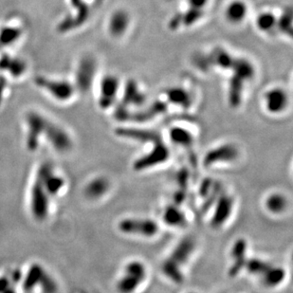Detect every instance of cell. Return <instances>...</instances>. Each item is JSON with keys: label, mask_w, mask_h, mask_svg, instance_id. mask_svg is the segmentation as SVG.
<instances>
[{"label": "cell", "mask_w": 293, "mask_h": 293, "mask_svg": "<svg viewBox=\"0 0 293 293\" xmlns=\"http://www.w3.org/2000/svg\"><path fill=\"white\" fill-rule=\"evenodd\" d=\"M198 250L196 238L188 235L178 240L160 263V272L169 282L175 285L182 284L186 279L188 266Z\"/></svg>", "instance_id": "1"}, {"label": "cell", "mask_w": 293, "mask_h": 293, "mask_svg": "<svg viewBox=\"0 0 293 293\" xmlns=\"http://www.w3.org/2000/svg\"><path fill=\"white\" fill-rule=\"evenodd\" d=\"M149 278V268L143 260L126 261L120 270L116 280L118 293H137Z\"/></svg>", "instance_id": "2"}, {"label": "cell", "mask_w": 293, "mask_h": 293, "mask_svg": "<svg viewBox=\"0 0 293 293\" xmlns=\"http://www.w3.org/2000/svg\"><path fill=\"white\" fill-rule=\"evenodd\" d=\"M116 227L120 235L143 240L156 238L161 230L159 221L144 216H129L120 218Z\"/></svg>", "instance_id": "3"}, {"label": "cell", "mask_w": 293, "mask_h": 293, "mask_svg": "<svg viewBox=\"0 0 293 293\" xmlns=\"http://www.w3.org/2000/svg\"><path fill=\"white\" fill-rule=\"evenodd\" d=\"M241 158V151L237 144L231 142L221 143L210 148L204 154L201 163L207 170L233 166Z\"/></svg>", "instance_id": "4"}, {"label": "cell", "mask_w": 293, "mask_h": 293, "mask_svg": "<svg viewBox=\"0 0 293 293\" xmlns=\"http://www.w3.org/2000/svg\"><path fill=\"white\" fill-rule=\"evenodd\" d=\"M171 159V151L162 139L152 143L150 148L133 160L132 169L137 173H144L166 164Z\"/></svg>", "instance_id": "5"}, {"label": "cell", "mask_w": 293, "mask_h": 293, "mask_svg": "<svg viewBox=\"0 0 293 293\" xmlns=\"http://www.w3.org/2000/svg\"><path fill=\"white\" fill-rule=\"evenodd\" d=\"M236 200L235 196L228 191L222 190L218 198L212 203L210 209V225L215 230H220L232 220L234 217Z\"/></svg>", "instance_id": "6"}, {"label": "cell", "mask_w": 293, "mask_h": 293, "mask_svg": "<svg viewBox=\"0 0 293 293\" xmlns=\"http://www.w3.org/2000/svg\"><path fill=\"white\" fill-rule=\"evenodd\" d=\"M36 84L43 88L53 100L60 103H67L71 100L76 91V86L73 83L66 80H55L46 77H39L36 80Z\"/></svg>", "instance_id": "7"}, {"label": "cell", "mask_w": 293, "mask_h": 293, "mask_svg": "<svg viewBox=\"0 0 293 293\" xmlns=\"http://www.w3.org/2000/svg\"><path fill=\"white\" fill-rule=\"evenodd\" d=\"M249 241L244 238L239 237L235 239L232 244L230 253H229V267H228V274L232 278L238 276L244 271L246 263L249 259Z\"/></svg>", "instance_id": "8"}, {"label": "cell", "mask_w": 293, "mask_h": 293, "mask_svg": "<svg viewBox=\"0 0 293 293\" xmlns=\"http://www.w3.org/2000/svg\"><path fill=\"white\" fill-rule=\"evenodd\" d=\"M263 106L269 115H282L289 106V95L282 86L270 87L264 93Z\"/></svg>", "instance_id": "9"}, {"label": "cell", "mask_w": 293, "mask_h": 293, "mask_svg": "<svg viewBox=\"0 0 293 293\" xmlns=\"http://www.w3.org/2000/svg\"><path fill=\"white\" fill-rule=\"evenodd\" d=\"M120 79L114 74H108L101 79L99 84V106L103 109L111 108L119 96Z\"/></svg>", "instance_id": "10"}, {"label": "cell", "mask_w": 293, "mask_h": 293, "mask_svg": "<svg viewBox=\"0 0 293 293\" xmlns=\"http://www.w3.org/2000/svg\"><path fill=\"white\" fill-rule=\"evenodd\" d=\"M112 190V182L107 176H94L84 186V198L87 201L96 202L103 201Z\"/></svg>", "instance_id": "11"}, {"label": "cell", "mask_w": 293, "mask_h": 293, "mask_svg": "<svg viewBox=\"0 0 293 293\" xmlns=\"http://www.w3.org/2000/svg\"><path fill=\"white\" fill-rule=\"evenodd\" d=\"M289 206L290 201L287 196L280 191L269 192L263 200V208L265 212L273 218L285 216Z\"/></svg>", "instance_id": "12"}, {"label": "cell", "mask_w": 293, "mask_h": 293, "mask_svg": "<svg viewBox=\"0 0 293 293\" xmlns=\"http://www.w3.org/2000/svg\"><path fill=\"white\" fill-rule=\"evenodd\" d=\"M161 221L165 226L177 230L185 229L189 224L187 213L181 208L180 203L176 202H172L163 208Z\"/></svg>", "instance_id": "13"}, {"label": "cell", "mask_w": 293, "mask_h": 293, "mask_svg": "<svg viewBox=\"0 0 293 293\" xmlns=\"http://www.w3.org/2000/svg\"><path fill=\"white\" fill-rule=\"evenodd\" d=\"M49 128H50V130L48 131L49 135H47V137L54 150L61 154H65L72 149L73 146L72 138L65 128L50 123Z\"/></svg>", "instance_id": "14"}, {"label": "cell", "mask_w": 293, "mask_h": 293, "mask_svg": "<svg viewBox=\"0 0 293 293\" xmlns=\"http://www.w3.org/2000/svg\"><path fill=\"white\" fill-rule=\"evenodd\" d=\"M130 24V15L124 9H117L109 17L108 31L112 37L121 38L127 33Z\"/></svg>", "instance_id": "15"}, {"label": "cell", "mask_w": 293, "mask_h": 293, "mask_svg": "<svg viewBox=\"0 0 293 293\" xmlns=\"http://www.w3.org/2000/svg\"><path fill=\"white\" fill-rule=\"evenodd\" d=\"M285 279L286 269L283 266L271 262V264L257 280L264 287L268 289H274L283 285L285 283Z\"/></svg>", "instance_id": "16"}, {"label": "cell", "mask_w": 293, "mask_h": 293, "mask_svg": "<svg viewBox=\"0 0 293 293\" xmlns=\"http://www.w3.org/2000/svg\"><path fill=\"white\" fill-rule=\"evenodd\" d=\"M249 15V5L245 0H231L224 10V17L231 25H241Z\"/></svg>", "instance_id": "17"}, {"label": "cell", "mask_w": 293, "mask_h": 293, "mask_svg": "<svg viewBox=\"0 0 293 293\" xmlns=\"http://www.w3.org/2000/svg\"><path fill=\"white\" fill-rule=\"evenodd\" d=\"M168 136L171 143L183 148L185 150H192L196 143V136L193 132L182 126H171Z\"/></svg>", "instance_id": "18"}, {"label": "cell", "mask_w": 293, "mask_h": 293, "mask_svg": "<svg viewBox=\"0 0 293 293\" xmlns=\"http://www.w3.org/2000/svg\"><path fill=\"white\" fill-rule=\"evenodd\" d=\"M165 94L169 103L181 109H188L193 104L191 93L184 87L181 86L171 87L168 89Z\"/></svg>", "instance_id": "19"}, {"label": "cell", "mask_w": 293, "mask_h": 293, "mask_svg": "<svg viewBox=\"0 0 293 293\" xmlns=\"http://www.w3.org/2000/svg\"><path fill=\"white\" fill-rule=\"evenodd\" d=\"M277 23L278 16L269 11L259 13L254 22L257 31H259L262 34H270L273 31H276Z\"/></svg>", "instance_id": "20"}, {"label": "cell", "mask_w": 293, "mask_h": 293, "mask_svg": "<svg viewBox=\"0 0 293 293\" xmlns=\"http://www.w3.org/2000/svg\"><path fill=\"white\" fill-rule=\"evenodd\" d=\"M145 101V95L141 91L135 82H130L125 92V102L132 106H141Z\"/></svg>", "instance_id": "21"}, {"label": "cell", "mask_w": 293, "mask_h": 293, "mask_svg": "<svg viewBox=\"0 0 293 293\" xmlns=\"http://www.w3.org/2000/svg\"><path fill=\"white\" fill-rule=\"evenodd\" d=\"M212 60L218 65V67H221L223 69L232 68L235 61V59L231 53L223 50H216Z\"/></svg>", "instance_id": "22"}, {"label": "cell", "mask_w": 293, "mask_h": 293, "mask_svg": "<svg viewBox=\"0 0 293 293\" xmlns=\"http://www.w3.org/2000/svg\"><path fill=\"white\" fill-rule=\"evenodd\" d=\"M292 13L291 10L288 12L285 11L280 17H278L277 23V31H281L284 34H287L290 37L292 34Z\"/></svg>", "instance_id": "23"}, {"label": "cell", "mask_w": 293, "mask_h": 293, "mask_svg": "<svg viewBox=\"0 0 293 293\" xmlns=\"http://www.w3.org/2000/svg\"><path fill=\"white\" fill-rule=\"evenodd\" d=\"M188 8L204 11L209 6L210 0H186Z\"/></svg>", "instance_id": "24"}, {"label": "cell", "mask_w": 293, "mask_h": 293, "mask_svg": "<svg viewBox=\"0 0 293 293\" xmlns=\"http://www.w3.org/2000/svg\"><path fill=\"white\" fill-rule=\"evenodd\" d=\"M168 2H173V1H175V0H166Z\"/></svg>", "instance_id": "25"}, {"label": "cell", "mask_w": 293, "mask_h": 293, "mask_svg": "<svg viewBox=\"0 0 293 293\" xmlns=\"http://www.w3.org/2000/svg\"><path fill=\"white\" fill-rule=\"evenodd\" d=\"M187 293H197V292H194V291H190V292H187Z\"/></svg>", "instance_id": "26"}]
</instances>
